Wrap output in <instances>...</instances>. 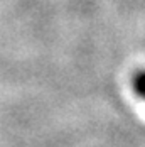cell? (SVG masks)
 Instances as JSON below:
<instances>
[{
	"label": "cell",
	"instance_id": "obj_1",
	"mask_svg": "<svg viewBox=\"0 0 145 147\" xmlns=\"http://www.w3.org/2000/svg\"><path fill=\"white\" fill-rule=\"evenodd\" d=\"M133 88L137 90L138 95L145 98V71H138L133 76Z\"/></svg>",
	"mask_w": 145,
	"mask_h": 147
}]
</instances>
